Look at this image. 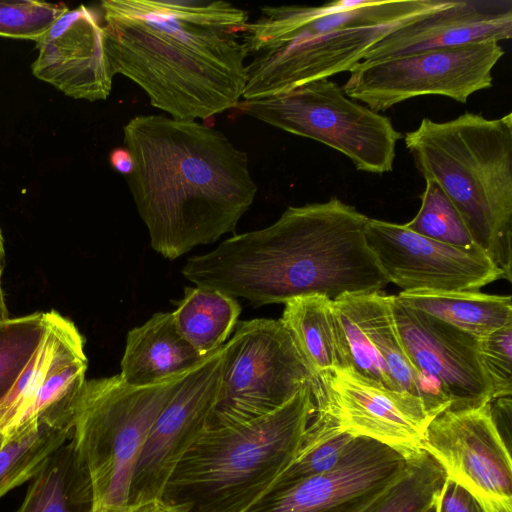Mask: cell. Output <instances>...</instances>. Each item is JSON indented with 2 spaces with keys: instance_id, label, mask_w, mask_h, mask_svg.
I'll return each instance as SVG.
<instances>
[{
  "instance_id": "5b68a950",
  "label": "cell",
  "mask_w": 512,
  "mask_h": 512,
  "mask_svg": "<svg viewBox=\"0 0 512 512\" xmlns=\"http://www.w3.org/2000/svg\"><path fill=\"white\" fill-rule=\"evenodd\" d=\"M312 387L253 421L206 429L179 461L162 497L179 512H245L300 450L315 413Z\"/></svg>"
},
{
  "instance_id": "e575fe53",
  "label": "cell",
  "mask_w": 512,
  "mask_h": 512,
  "mask_svg": "<svg viewBox=\"0 0 512 512\" xmlns=\"http://www.w3.org/2000/svg\"><path fill=\"white\" fill-rule=\"evenodd\" d=\"M434 512H485L477 499L464 487L446 476L436 498Z\"/></svg>"
},
{
  "instance_id": "d590c367",
  "label": "cell",
  "mask_w": 512,
  "mask_h": 512,
  "mask_svg": "<svg viewBox=\"0 0 512 512\" xmlns=\"http://www.w3.org/2000/svg\"><path fill=\"white\" fill-rule=\"evenodd\" d=\"M111 512H179L163 497H150L133 502H128L122 509Z\"/></svg>"
},
{
  "instance_id": "4fadbf2b",
  "label": "cell",
  "mask_w": 512,
  "mask_h": 512,
  "mask_svg": "<svg viewBox=\"0 0 512 512\" xmlns=\"http://www.w3.org/2000/svg\"><path fill=\"white\" fill-rule=\"evenodd\" d=\"M365 235L389 283L402 291H478L504 278L480 248L441 243L409 230L404 224L369 218Z\"/></svg>"
},
{
  "instance_id": "5bb4252c",
  "label": "cell",
  "mask_w": 512,
  "mask_h": 512,
  "mask_svg": "<svg viewBox=\"0 0 512 512\" xmlns=\"http://www.w3.org/2000/svg\"><path fill=\"white\" fill-rule=\"evenodd\" d=\"M395 326L412 366L435 383L452 409L492 400V384L480 354V338L391 298Z\"/></svg>"
},
{
  "instance_id": "6da1fadb",
  "label": "cell",
  "mask_w": 512,
  "mask_h": 512,
  "mask_svg": "<svg viewBox=\"0 0 512 512\" xmlns=\"http://www.w3.org/2000/svg\"><path fill=\"white\" fill-rule=\"evenodd\" d=\"M106 50L114 74L180 120L235 108L247 80L246 10L221 0H105Z\"/></svg>"
},
{
  "instance_id": "60d3db41",
  "label": "cell",
  "mask_w": 512,
  "mask_h": 512,
  "mask_svg": "<svg viewBox=\"0 0 512 512\" xmlns=\"http://www.w3.org/2000/svg\"><path fill=\"white\" fill-rule=\"evenodd\" d=\"M3 442H4V438H3L2 434L0 433V447L2 446Z\"/></svg>"
},
{
  "instance_id": "44dd1931",
  "label": "cell",
  "mask_w": 512,
  "mask_h": 512,
  "mask_svg": "<svg viewBox=\"0 0 512 512\" xmlns=\"http://www.w3.org/2000/svg\"><path fill=\"white\" fill-rule=\"evenodd\" d=\"M85 339L68 318L51 310L41 342L16 384L0 402V433L8 431L27 407L39 388L66 366L87 360Z\"/></svg>"
},
{
  "instance_id": "8992f818",
  "label": "cell",
  "mask_w": 512,
  "mask_h": 512,
  "mask_svg": "<svg viewBox=\"0 0 512 512\" xmlns=\"http://www.w3.org/2000/svg\"><path fill=\"white\" fill-rule=\"evenodd\" d=\"M186 374L146 387L128 385L119 374L86 380L71 439L89 472L96 502L112 511L128 503L147 436Z\"/></svg>"
},
{
  "instance_id": "30bf717a",
  "label": "cell",
  "mask_w": 512,
  "mask_h": 512,
  "mask_svg": "<svg viewBox=\"0 0 512 512\" xmlns=\"http://www.w3.org/2000/svg\"><path fill=\"white\" fill-rule=\"evenodd\" d=\"M423 449L485 512H512L510 449L492 417L490 402L447 408L436 415L426 427Z\"/></svg>"
},
{
  "instance_id": "7a4b0ae2",
  "label": "cell",
  "mask_w": 512,
  "mask_h": 512,
  "mask_svg": "<svg viewBox=\"0 0 512 512\" xmlns=\"http://www.w3.org/2000/svg\"><path fill=\"white\" fill-rule=\"evenodd\" d=\"M369 217L332 197L290 206L266 228L236 234L189 257L181 274L196 286L257 308L320 294L374 293L389 283L368 246Z\"/></svg>"
},
{
  "instance_id": "4316f807",
  "label": "cell",
  "mask_w": 512,
  "mask_h": 512,
  "mask_svg": "<svg viewBox=\"0 0 512 512\" xmlns=\"http://www.w3.org/2000/svg\"><path fill=\"white\" fill-rule=\"evenodd\" d=\"M72 433L39 422L6 438L0 447V499L32 479Z\"/></svg>"
},
{
  "instance_id": "d4e9b609",
  "label": "cell",
  "mask_w": 512,
  "mask_h": 512,
  "mask_svg": "<svg viewBox=\"0 0 512 512\" xmlns=\"http://www.w3.org/2000/svg\"><path fill=\"white\" fill-rule=\"evenodd\" d=\"M172 312L180 335L203 357L227 342L234 331L241 305L237 298L215 289L186 287Z\"/></svg>"
},
{
  "instance_id": "8d00e7d4",
  "label": "cell",
  "mask_w": 512,
  "mask_h": 512,
  "mask_svg": "<svg viewBox=\"0 0 512 512\" xmlns=\"http://www.w3.org/2000/svg\"><path fill=\"white\" fill-rule=\"evenodd\" d=\"M109 162L112 168L121 174L128 175L134 168L133 158L126 147H117L109 154Z\"/></svg>"
},
{
  "instance_id": "d6986e66",
  "label": "cell",
  "mask_w": 512,
  "mask_h": 512,
  "mask_svg": "<svg viewBox=\"0 0 512 512\" xmlns=\"http://www.w3.org/2000/svg\"><path fill=\"white\" fill-rule=\"evenodd\" d=\"M204 358L180 335L172 313L158 312L128 332L119 375L146 387L186 374Z\"/></svg>"
},
{
  "instance_id": "ffe728a7",
  "label": "cell",
  "mask_w": 512,
  "mask_h": 512,
  "mask_svg": "<svg viewBox=\"0 0 512 512\" xmlns=\"http://www.w3.org/2000/svg\"><path fill=\"white\" fill-rule=\"evenodd\" d=\"M350 298L360 324L395 389L421 399L431 419L447 409L449 400L435 383L412 366L404 351L392 314V296L378 291L350 293Z\"/></svg>"
},
{
  "instance_id": "836d02e7",
  "label": "cell",
  "mask_w": 512,
  "mask_h": 512,
  "mask_svg": "<svg viewBox=\"0 0 512 512\" xmlns=\"http://www.w3.org/2000/svg\"><path fill=\"white\" fill-rule=\"evenodd\" d=\"M480 354L492 384V400L512 394V322L480 338Z\"/></svg>"
},
{
  "instance_id": "ac0fdd59",
  "label": "cell",
  "mask_w": 512,
  "mask_h": 512,
  "mask_svg": "<svg viewBox=\"0 0 512 512\" xmlns=\"http://www.w3.org/2000/svg\"><path fill=\"white\" fill-rule=\"evenodd\" d=\"M511 37V0H454L391 31L365 52L361 62L481 41L499 43Z\"/></svg>"
},
{
  "instance_id": "ab89813d",
  "label": "cell",
  "mask_w": 512,
  "mask_h": 512,
  "mask_svg": "<svg viewBox=\"0 0 512 512\" xmlns=\"http://www.w3.org/2000/svg\"><path fill=\"white\" fill-rule=\"evenodd\" d=\"M0 249H4V246H3V236H2L1 228H0Z\"/></svg>"
},
{
  "instance_id": "9a60e30c",
  "label": "cell",
  "mask_w": 512,
  "mask_h": 512,
  "mask_svg": "<svg viewBox=\"0 0 512 512\" xmlns=\"http://www.w3.org/2000/svg\"><path fill=\"white\" fill-rule=\"evenodd\" d=\"M223 357L224 345L192 368L156 418L137 461L128 502L162 497L175 467L208 428Z\"/></svg>"
},
{
  "instance_id": "cb8c5ba5",
  "label": "cell",
  "mask_w": 512,
  "mask_h": 512,
  "mask_svg": "<svg viewBox=\"0 0 512 512\" xmlns=\"http://www.w3.org/2000/svg\"><path fill=\"white\" fill-rule=\"evenodd\" d=\"M280 321L316 381L326 372L341 369L330 298L320 294L293 298L284 303Z\"/></svg>"
},
{
  "instance_id": "2e32d148",
  "label": "cell",
  "mask_w": 512,
  "mask_h": 512,
  "mask_svg": "<svg viewBox=\"0 0 512 512\" xmlns=\"http://www.w3.org/2000/svg\"><path fill=\"white\" fill-rule=\"evenodd\" d=\"M408 460L368 438H354L330 470L276 488L245 512H358L396 480Z\"/></svg>"
},
{
  "instance_id": "3957f363",
  "label": "cell",
  "mask_w": 512,
  "mask_h": 512,
  "mask_svg": "<svg viewBox=\"0 0 512 512\" xmlns=\"http://www.w3.org/2000/svg\"><path fill=\"white\" fill-rule=\"evenodd\" d=\"M126 176L150 245L169 260L233 233L257 193L246 152L193 120L137 115L123 127Z\"/></svg>"
},
{
  "instance_id": "d6a6232c",
  "label": "cell",
  "mask_w": 512,
  "mask_h": 512,
  "mask_svg": "<svg viewBox=\"0 0 512 512\" xmlns=\"http://www.w3.org/2000/svg\"><path fill=\"white\" fill-rule=\"evenodd\" d=\"M68 7L44 1H0V36L36 41Z\"/></svg>"
},
{
  "instance_id": "f546056e",
  "label": "cell",
  "mask_w": 512,
  "mask_h": 512,
  "mask_svg": "<svg viewBox=\"0 0 512 512\" xmlns=\"http://www.w3.org/2000/svg\"><path fill=\"white\" fill-rule=\"evenodd\" d=\"M331 310L341 369L353 371L388 389L396 390L381 359L360 324L350 293L332 299Z\"/></svg>"
},
{
  "instance_id": "f1b7e54d",
  "label": "cell",
  "mask_w": 512,
  "mask_h": 512,
  "mask_svg": "<svg viewBox=\"0 0 512 512\" xmlns=\"http://www.w3.org/2000/svg\"><path fill=\"white\" fill-rule=\"evenodd\" d=\"M354 438L340 431L324 413L315 410L300 450L272 489L289 486L330 470L339 462Z\"/></svg>"
},
{
  "instance_id": "74e56055",
  "label": "cell",
  "mask_w": 512,
  "mask_h": 512,
  "mask_svg": "<svg viewBox=\"0 0 512 512\" xmlns=\"http://www.w3.org/2000/svg\"><path fill=\"white\" fill-rule=\"evenodd\" d=\"M3 257L4 249H0V323L8 320L9 311L5 303V298L2 290V270H3Z\"/></svg>"
},
{
  "instance_id": "83f0119b",
  "label": "cell",
  "mask_w": 512,
  "mask_h": 512,
  "mask_svg": "<svg viewBox=\"0 0 512 512\" xmlns=\"http://www.w3.org/2000/svg\"><path fill=\"white\" fill-rule=\"evenodd\" d=\"M446 479L441 465L425 450L408 459L403 473L358 512H427Z\"/></svg>"
},
{
  "instance_id": "7402d4cb",
  "label": "cell",
  "mask_w": 512,
  "mask_h": 512,
  "mask_svg": "<svg viewBox=\"0 0 512 512\" xmlns=\"http://www.w3.org/2000/svg\"><path fill=\"white\" fill-rule=\"evenodd\" d=\"M31 480L15 512H92V481L72 439L60 446Z\"/></svg>"
},
{
  "instance_id": "f35d334b",
  "label": "cell",
  "mask_w": 512,
  "mask_h": 512,
  "mask_svg": "<svg viewBox=\"0 0 512 512\" xmlns=\"http://www.w3.org/2000/svg\"><path fill=\"white\" fill-rule=\"evenodd\" d=\"M92 512H111V511L109 509H107L105 506H103L101 503L95 501Z\"/></svg>"
},
{
  "instance_id": "4dcf8cb0",
  "label": "cell",
  "mask_w": 512,
  "mask_h": 512,
  "mask_svg": "<svg viewBox=\"0 0 512 512\" xmlns=\"http://www.w3.org/2000/svg\"><path fill=\"white\" fill-rule=\"evenodd\" d=\"M47 312L9 318L0 323V402L11 392L38 348Z\"/></svg>"
},
{
  "instance_id": "7c38bea8",
  "label": "cell",
  "mask_w": 512,
  "mask_h": 512,
  "mask_svg": "<svg viewBox=\"0 0 512 512\" xmlns=\"http://www.w3.org/2000/svg\"><path fill=\"white\" fill-rule=\"evenodd\" d=\"M317 411L355 438L377 441L407 460L420 454L432 420L421 399L388 389L347 369L317 378L312 392Z\"/></svg>"
},
{
  "instance_id": "277c9868",
  "label": "cell",
  "mask_w": 512,
  "mask_h": 512,
  "mask_svg": "<svg viewBox=\"0 0 512 512\" xmlns=\"http://www.w3.org/2000/svg\"><path fill=\"white\" fill-rule=\"evenodd\" d=\"M425 180L434 181L463 219L474 243L512 281V113L488 119L465 112L423 118L404 136Z\"/></svg>"
},
{
  "instance_id": "484cf974",
  "label": "cell",
  "mask_w": 512,
  "mask_h": 512,
  "mask_svg": "<svg viewBox=\"0 0 512 512\" xmlns=\"http://www.w3.org/2000/svg\"><path fill=\"white\" fill-rule=\"evenodd\" d=\"M87 366L88 360H80L52 375L4 434V440L39 422L73 434L76 411L86 382Z\"/></svg>"
},
{
  "instance_id": "e0dca14e",
  "label": "cell",
  "mask_w": 512,
  "mask_h": 512,
  "mask_svg": "<svg viewBox=\"0 0 512 512\" xmlns=\"http://www.w3.org/2000/svg\"><path fill=\"white\" fill-rule=\"evenodd\" d=\"M33 75L65 95L87 101L110 95L114 72L107 54L103 24L84 5L68 9L36 41Z\"/></svg>"
},
{
  "instance_id": "9c48e42d",
  "label": "cell",
  "mask_w": 512,
  "mask_h": 512,
  "mask_svg": "<svg viewBox=\"0 0 512 512\" xmlns=\"http://www.w3.org/2000/svg\"><path fill=\"white\" fill-rule=\"evenodd\" d=\"M505 54L495 41H481L360 62L342 89L346 96L375 112L425 95L465 104L477 91L493 85L492 71Z\"/></svg>"
},
{
  "instance_id": "8fae6325",
  "label": "cell",
  "mask_w": 512,
  "mask_h": 512,
  "mask_svg": "<svg viewBox=\"0 0 512 512\" xmlns=\"http://www.w3.org/2000/svg\"><path fill=\"white\" fill-rule=\"evenodd\" d=\"M409 22H354L308 37L273 42L244 41L247 58L251 60L247 63L242 98H267L311 81L350 72L368 49Z\"/></svg>"
},
{
  "instance_id": "1f68e13d",
  "label": "cell",
  "mask_w": 512,
  "mask_h": 512,
  "mask_svg": "<svg viewBox=\"0 0 512 512\" xmlns=\"http://www.w3.org/2000/svg\"><path fill=\"white\" fill-rule=\"evenodd\" d=\"M425 183L420 195V208L413 219L404 225L421 236L441 243L466 249L479 248L442 189L432 180H425Z\"/></svg>"
},
{
  "instance_id": "603a6c76",
  "label": "cell",
  "mask_w": 512,
  "mask_h": 512,
  "mask_svg": "<svg viewBox=\"0 0 512 512\" xmlns=\"http://www.w3.org/2000/svg\"><path fill=\"white\" fill-rule=\"evenodd\" d=\"M405 307L427 313L473 336L483 338L512 322L511 296L478 291H402L395 295Z\"/></svg>"
},
{
  "instance_id": "ba28073f",
  "label": "cell",
  "mask_w": 512,
  "mask_h": 512,
  "mask_svg": "<svg viewBox=\"0 0 512 512\" xmlns=\"http://www.w3.org/2000/svg\"><path fill=\"white\" fill-rule=\"evenodd\" d=\"M224 344L216 402L208 428L247 423L281 407L317 381L280 319L238 321Z\"/></svg>"
},
{
  "instance_id": "52a82bcc",
  "label": "cell",
  "mask_w": 512,
  "mask_h": 512,
  "mask_svg": "<svg viewBox=\"0 0 512 512\" xmlns=\"http://www.w3.org/2000/svg\"><path fill=\"white\" fill-rule=\"evenodd\" d=\"M242 113L286 132L316 140L347 156L357 170L384 174L393 170L402 134L389 117L350 99L328 78L287 92L240 101Z\"/></svg>"
},
{
  "instance_id": "b9f144b4",
  "label": "cell",
  "mask_w": 512,
  "mask_h": 512,
  "mask_svg": "<svg viewBox=\"0 0 512 512\" xmlns=\"http://www.w3.org/2000/svg\"><path fill=\"white\" fill-rule=\"evenodd\" d=\"M427 512H434V507L428 510Z\"/></svg>"
}]
</instances>
